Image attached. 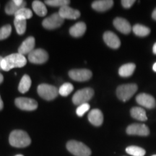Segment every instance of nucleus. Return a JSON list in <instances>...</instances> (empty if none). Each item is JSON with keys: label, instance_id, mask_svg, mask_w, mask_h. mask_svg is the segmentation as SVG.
<instances>
[{"label": "nucleus", "instance_id": "nucleus-1", "mask_svg": "<svg viewBox=\"0 0 156 156\" xmlns=\"http://www.w3.org/2000/svg\"><path fill=\"white\" fill-rule=\"evenodd\" d=\"M26 64V58L22 54L19 53L12 54L3 58L2 69L7 72L13 68L23 67Z\"/></svg>", "mask_w": 156, "mask_h": 156}, {"label": "nucleus", "instance_id": "nucleus-2", "mask_svg": "<svg viewBox=\"0 0 156 156\" xmlns=\"http://www.w3.org/2000/svg\"><path fill=\"white\" fill-rule=\"evenodd\" d=\"M9 144L15 147H25L30 145L31 140L27 132L23 130H14L9 134Z\"/></svg>", "mask_w": 156, "mask_h": 156}, {"label": "nucleus", "instance_id": "nucleus-3", "mask_svg": "<svg viewBox=\"0 0 156 156\" xmlns=\"http://www.w3.org/2000/svg\"><path fill=\"white\" fill-rule=\"evenodd\" d=\"M67 148L70 153L75 156H90V149L81 142L70 140L67 143Z\"/></svg>", "mask_w": 156, "mask_h": 156}, {"label": "nucleus", "instance_id": "nucleus-4", "mask_svg": "<svg viewBox=\"0 0 156 156\" xmlns=\"http://www.w3.org/2000/svg\"><path fill=\"white\" fill-rule=\"evenodd\" d=\"M137 90V85L136 84H125L117 87L116 95L119 100L126 102L133 96Z\"/></svg>", "mask_w": 156, "mask_h": 156}, {"label": "nucleus", "instance_id": "nucleus-5", "mask_svg": "<svg viewBox=\"0 0 156 156\" xmlns=\"http://www.w3.org/2000/svg\"><path fill=\"white\" fill-rule=\"evenodd\" d=\"M38 95L46 101L54 100L58 96V90L55 86L48 84H41L38 86Z\"/></svg>", "mask_w": 156, "mask_h": 156}, {"label": "nucleus", "instance_id": "nucleus-6", "mask_svg": "<svg viewBox=\"0 0 156 156\" xmlns=\"http://www.w3.org/2000/svg\"><path fill=\"white\" fill-rule=\"evenodd\" d=\"M94 95V91L92 88L86 87L77 91L73 97V103L77 106L86 103L92 98Z\"/></svg>", "mask_w": 156, "mask_h": 156}, {"label": "nucleus", "instance_id": "nucleus-7", "mask_svg": "<svg viewBox=\"0 0 156 156\" xmlns=\"http://www.w3.org/2000/svg\"><path fill=\"white\" fill-rule=\"evenodd\" d=\"M64 19L62 18L61 15L58 14V12L54 13L51 16L44 19V20L42 23V25L44 28L48 29V30H52V29L59 28L64 23Z\"/></svg>", "mask_w": 156, "mask_h": 156}, {"label": "nucleus", "instance_id": "nucleus-8", "mask_svg": "<svg viewBox=\"0 0 156 156\" xmlns=\"http://www.w3.org/2000/svg\"><path fill=\"white\" fill-rule=\"evenodd\" d=\"M69 76L73 80L85 82L89 80L92 77V72L87 69H76L70 70Z\"/></svg>", "mask_w": 156, "mask_h": 156}, {"label": "nucleus", "instance_id": "nucleus-9", "mask_svg": "<svg viewBox=\"0 0 156 156\" xmlns=\"http://www.w3.org/2000/svg\"><path fill=\"white\" fill-rule=\"evenodd\" d=\"M15 103L20 109L24 111H34L38 107L37 101L29 98H17L15 99Z\"/></svg>", "mask_w": 156, "mask_h": 156}, {"label": "nucleus", "instance_id": "nucleus-10", "mask_svg": "<svg viewBox=\"0 0 156 156\" xmlns=\"http://www.w3.org/2000/svg\"><path fill=\"white\" fill-rule=\"evenodd\" d=\"M48 54L42 48L34 49L28 54V60L34 64H44L48 60Z\"/></svg>", "mask_w": 156, "mask_h": 156}, {"label": "nucleus", "instance_id": "nucleus-11", "mask_svg": "<svg viewBox=\"0 0 156 156\" xmlns=\"http://www.w3.org/2000/svg\"><path fill=\"white\" fill-rule=\"evenodd\" d=\"M126 133L129 135L147 136L150 134V130L145 124H132L126 128Z\"/></svg>", "mask_w": 156, "mask_h": 156}, {"label": "nucleus", "instance_id": "nucleus-12", "mask_svg": "<svg viewBox=\"0 0 156 156\" xmlns=\"http://www.w3.org/2000/svg\"><path fill=\"white\" fill-rule=\"evenodd\" d=\"M136 101L140 106L147 108H153L156 105L155 98L151 95L146 93H140L138 95L136 98Z\"/></svg>", "mask_w": 156, "mask_h": 156}, {"label": "nucleus", "instance_id": "nucleus-13", "mask_svg": "<svg viewBox=\"0 0 156 156\" xmlns=\"http://www.w3.org/2000/svg\"><path fill=\"white\" fill-rule=\"evenodd\" d=\"M26 6V2L23 0H12L9 1L5 7V12L7 15H15L20 9Z\"/></svg>", "mask_w": 156, "mask_h": 156}, {"label": "nucleus", "instance_id": "nucleus-14", "mask_svg": "<svg viewBox=\"0 0 156 156\" xmlns=\"http://www.w3.org/2000/svg\"><path fill=\"white\" fill-rule=\"evenodd\" d=\"M103 41L107 46L114 49H117L121 46V41L119 37L112 31H106L103 34Z\"/></svg>", "mask_w": 156, "mask_h": 156}, {"label": "nucleus", "instance_id": "nucleus-15", "mask_svg": "<svg viewBox=\"0 0 156 156\" xmlns=\"http://www.w3.org/2000/svg\"><path fill=\"white\" fill-rule=\"evenodd\" d=\"M58 14L64 20H76L80 17V12L73 9L69 6H64L63 7H61L58 11Z\"/></svg>", "mask_w": 156, "mask_h": 156}, {"label": "nucleus", "instance_id": "nucleus-16", "mask_svg": "<svg viewBox=\"0 0 156 156\" xmlns=\"http://www.w3.org/2000/svg\"><path fill=\"white\" fill-rule=\"evenodd\" d=\"M114 25L117 30L124 34H129L132 30L130 23L122 17H116L114 20Z\"/></svg>", "mask_w": 156, "mask_h": 156}, {"label": "nucleus", "instance_id": "nucleus-17", "mask_svg": "<svg viewBox=\"0 0 156 156\" xmlns=\"http://www.w3.org/2000/svg\"><path fill=\"white\" fill-rule=\"evenodd\" d=\"M35 43L36 41H35V38L34 37L30 36L27 38L19 47L18 53L23 56L25 54H29L34 50Z\"/></svg>", "mask_w": 156, "mask_h": 156}, {"label": "nucleus", "instance_id": "nucleus-18", "mask_svg": "<svg viewBox=\"0 0 156 156\" xmlns=\"http://www.w3.org/2000/svg\"><path fill=\"white\" fill-rule=\"evenodd\" d=\"M88 120L93 125L96 126H101L103 122V113L99 109H93L88 114Z\"/></svg>", "mask_w": 156, "mask_h": 156}, {"label": "nucleus", "instance_id": "nucleus-19", "mask_svg": "<svg viewBox=\"0 0 156 156\" xmlns=\"http://www.w3.org/2000/svg\"><path fill=\"white\" fill-rule=\"evenodd\" d=\"M114 5L112 0H98L92 3V7L98 12H105L110 9Z\"/></svg>", "mask_w": 156, "mask_h": 156}, {"label": "nucleus", "instance_id": "nucleus-20", "mask_svg": "<svg viewBox=\"0 0 156 156\" xmlns=\"http://www.w3.org/2000/svg\"><path fill=\"white\" fill-rule=\"evenodd\" d=\"M86 31V25L83 22H79L72 26L69 29V34L75 38L83 36Z\"/></svg>", "mask_w": 156, "mask_h": 156}, {"label": "nucleus", "instance_id": "nucleus-21", "mask_svg": "<svg viewBox=\"0 0 156 156\" xmlns=\"http://www.w3.org/2000/svg\"><path fill=\"white\" fill-rule=\"evenodd\" d=\"M136 66L133 63L124 64L119 69V74L122 77H128L133 75Z\"/></svg>", "mask_w": 156, "mask_h": 156}, {"label": "nucleus", "instance_id": "nucleus-22", "mask_svg": "<svg viewBox=\"0 0 156 156\" xmlns=\"http://www.w3.org/2000/svg\"><path fill=\"white\" fill-rule=\"evenodd\" d=\"M131 116L135 119H137L141 122H145L147 120V115L145 111L140 107H134L130 111Z\"/></svg>", "mask_w": 156, "mask_h": 156}, {"label": "nucleus", "instance_id": "nucleus-23", "mask_svg": "<svg viewBox=\"0 0 156 156\" xmlns=\"http://www.w3.org/2000/svg\"><path fill=\"white\" fill-rule=\"evenodd\" d=\"M32 7L34 11L38 16L44 17L47 14V9H46L45 4L43 3L42 2L38 1V0L34 1L32 3Z\"/></svg>", "mask_w": 156, "mask_h": 156}, {"label": "nucleus", "instance_id": "nucleus-24", "mask_svg": "<svg viewBox=\"0 0 156 156\" xmlns=\"http://www.w3.org/2000/svg\"><path fill=\"white\" fill-rule=\"evenodd\" d=\"M31 86V79L28 75H23V77L20 82L18 90L21 93H25L28 92Z\"/></svg>", "mask_w": 156, "mask_h": 156}, {"label": "nucleus", "instance_id": "nucleus-25", "mask_svg": "<svg viewBox=\"0 0 156 156\" xmlns=\"http://www.w3.org/2000/svg\"><path fill=\"white\" fill-rule=\"evenodd\" d=\"M132 30H133L134 34L136 36L140 37H145L151 34V29L145 26V25L136 24L134 25L132 28Z\"/></svg>", "mask_w": 156, "mask_h": 156}, {"label": "nucleus", "instance_id": "nucleus-26", "mask_svg": "<svg viewBox=\"0 0 156 156\" xmlns=\"http://www.w3.org/2000/svg\"><path fill=\"white\" fill-rule=\"evenodd\" d=\"M126 152L132 156H144L146 151L138 146H129L126 148Z\"/></svg>", "mask_w": 156, "mask_h": 156}, {"label": "nucleus", "instance_id": "nucleus-27", "mask_svg": "<svg viewBox=\"0 0 156 156\" xmlns=\"http://www.w3.org/2000/svg\"><path fill=\"white\" fill-rule=\"evenodd\" d=\"M14 25L15 26V28H16L17 33L19 35H23L25 32L27 25V23L25 20L15 18Z\"/></svg>", "mask_w": 156, "mask_h": 156}, {"label": "nucleus", "instance_id": "nucleus-28", "mask_svg": "<svg viewBox=\"0 0 156 156\" xmlns=\"http://www.w3.org/2000/svg\"><path fill=\"white\" fill-rule=\"evenodd\" d=\"M33 16V12L30 9L24 8L20 9L17 12L16 14L15 15V18H19V19H23L27 20L28 19H30Z\"/></svg>", "mask_w": 156, "mask_h": 156}, {"label": "nucleus", "instance_id": "nucleus-29", "mask_svg": "<svg viewBox=\"0 0 156 156\" xmlns=\"http://www.w3.org/2000/svg\"><path fill=\"white\" fill-rule=\"evenodd\" d=\"M73 90L74 87L71 83H64L58 89V94L62 95V96H67L68 95H69L73 92Z\"/></svg>", "mask_w": 156, "mask_h": 156}, {"label": "nucleus", "instance_id": "nucleus-30", "mask_svg": "<svg viewBox=\"0 0 156 156\" xmlns=\"http://www.w3.org/2000/svg\"><path fill=\"white\" fill-rule=\"evenodd\" d=\"M45 3L51 7H60L61 8L64 6L69 5L70 1L69 0H46L45 1Z\"/></svg>", "mask_w": 156, "mask_h": 156}, {"label": "nucleus", "instance_id": "nucleus-31", "mask_svg": "<svg viewBox=\"0 0 156 156\" xmlns=\"http://www.w3.org/2000/svg\"><path fill=\"white\" fill-rule=\"evenodd\" d=\"M12 27L10 25H6L0 28V41L7 38L10 36Z\"/></svg>", "mask_w": 156, "mask_h": 156}, {"label": "nucleus", "instance_id": "nucleus-32", "mask_svg": "<svg viewBox=\"0 0 156 156\" xmlns=\"http://www.w3.org/2000/svg\"><path fill=\"white\" fill-rule=\"evenodd\" d=\"M89 109H90V105L88 103H83V104L78 106L77 110H76V113H77V116H83V115L89 110Z\"/></svg>", "mask_w": 156, "mask_h": 156}, {"label": "nucleus", "instance_id": "nucleus-33", "mask_svg": "<svg viewBox=\"0 0 156 156\" xmlns=\"http://www.w3.org/2000/svg\"><path fill=\"white\" fill-rule=\"evenodd\" d=\"M121 2H122V5L124 8L129 9L134 5L135 1H134V0H122Z\"/></svg>", "mask_w": 156, "mask_h": 156}, {"label": "nucleus", "instance_id": "nucleus-34", "mask_svg": "<svg viewBox=\"0 0 156 156\" xmlns=\"http://www.w3.org/2000/svg\"><path fill=\"white\" fill-rule=\"evenodd\" d=\"M152 17L156 20V8L154 9V11L153 12V14H152Z\"/></svg>", "mask_w": 156, "mask_h": 156}, {"label": "nucleus", "instance_id": "nucleus-35", "mask_svg": "<svg viewBox=\"0 0 156 156\" xmlns=\"http://www.w3.org/2000/svg\"><path fill=\"white\" fill-rule=\"evenodd\" d=\"M3 106H4V103H3V101L2 100L1 98V96H0V111L2 110V109L3 108Z\"/></svg>", "mask_w": 156, "mask_h": 156}, {"label": "nucleus", "instance_id": "nucleus-36", "mask_svg": "<svg viewBox=\"0 0 156 156\" xmlns=\"http://www.w3.org/2000/svg\"><path fill=\"white\" fill-rule=\"evenodd\" d=\"M153 54H156V43L155 44H154L153 46Z\"/></svg>", "mask_w": 156, "mask_h": 156}, {"label": "nucleus", "instance_id": "nucleus-37", "mask_svg": "<svg viewBox=\"0 0 156 156\" xmlns=\"http://www.w3.org/2000/svg\"><path fill=\"white\" fill-rule=\"evenodd\" d=\"M3 57H2L0 56V69H2V61H3Z\"/></svg>", "mask_w": 156, "mask_h": 156}, {"label": "nucleus", "instance_id": "nucleus-38", "mask_svg": "<svg viewBox=\"0 0 156 156\" xmlns=\"http://www.w3.org/2000/svg\"><path fill=\"white\" fill-rule=\"evenodd\" d=\"M3 80H4V77H3V75H2L1 73H0V84L2 83Z\"/></svg>", "mask_w": 156, "mask_h": 156}, {"label": "nucleus", "instance_id": "nucleus-39", "mask_svg": "<svg viewBox=\"0 0 156 156\" xmlns=\"http://www.w3.org/2000/svg\"><path fill=\"white\" fill-rule=\"evenodd\" d=\"M153 71H155V72H156V62L155 64H153Z\"/></svg>", "mask_w": 156, "mask_h": 156}, {"label": "nucleus", "instance_id": "nucleus-40", "mask_svg": "<svg viewBox=\"0 0 156 156\" xmlns=\"http://www.w3.org/2000/svg\"><path fill=\"white\" fill-rule=\"evenodd\" d=\"M15 156H23V155H15Z\"/></svg>", "mask_w": 156, "mask_h": 156}, {"label": "nucleus", "instance_id": "nucleus-41", "mask_svg": "<svg viewBox=\"0 0 156 156\" xmlns=\"http://www.w3.org/2000/svg\"><path fill=\"white\" fill-rule=\"evenodd\" d=\"M152 156H156V155H152Z\"/></svg>", "mask_w": 156, "mask_h": 156}]
</instances>
